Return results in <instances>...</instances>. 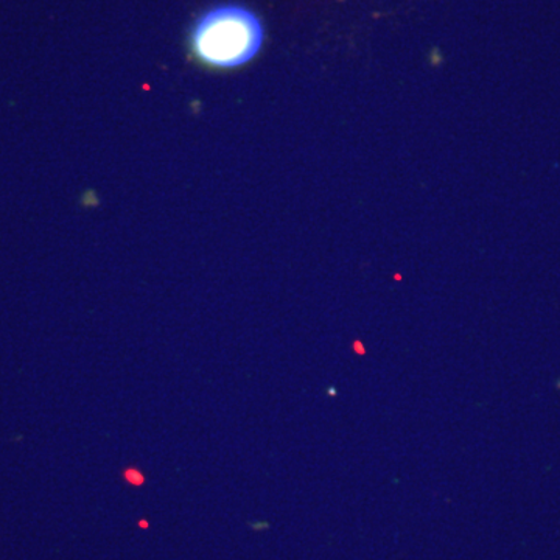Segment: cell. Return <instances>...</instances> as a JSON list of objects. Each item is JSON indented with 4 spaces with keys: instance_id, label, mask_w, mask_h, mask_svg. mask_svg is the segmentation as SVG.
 <instances>
[{
    "instance_id": "obj_1",
    "label": "cell",
    "mask_w": 560,
    "mask_h": 560,
    "mask_svg": "<svg viewBox=\"0 0 560 560\" xmlns=\"http://www.w3.org/2000/svg\"><path fill=\"white\" fill-rule=\"evenodd\" d=\"M264 22L246 7L224 3L202 13L190 31V49L202 65L237 69L264 47Z\"/></svg>"
}]
</instances>
